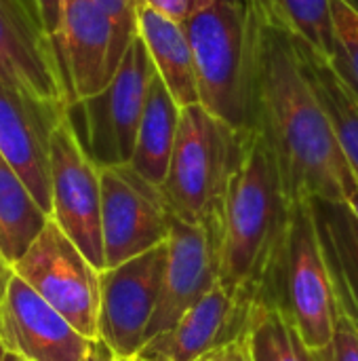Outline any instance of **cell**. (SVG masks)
Here are the masks:
<instances>
[{
	"mask_svg": "<svg viewBox=\"0 0 358 361\" xmlns=\"http://www.w3.org/2000/svg\"><path fill=\"white\" fill-rule=\"evenodd\" d=\"M70 106L40 102L0 80V154L51 216V137Z\"/></svg>",
	"mask_w": 358,
	"mask_h": 361,
	"instance_id": "5bb4252c",
	"label": "cell"
},
{
	"mask_svg": "<svg viewBox=\"0 0 358 361\" xmlns=\"http://www.w3.org/2000/svg\"><path fill=\"white\" fill-rule=\"evenodd\" d=\"M32 2H34L42 23H44V27H46V32L55 40L57 30H59V19H61V0H32Z\"/></svg>",
	"mask_w": 358,
	"mask_h": 361,
	"instance_id": "83f0119b",
	"label": "cell"
},
{
	"mask_svg": "<svg viewBox=\"0 0 358 361\" xmlns=\"http://www.w3.org/2000/svg\"><path fill=\"white\" fill-rule=\"evenodd\" d=\"M162 288L146 343L171 330L217 283L224 247V214L203 224H188L173 216Z\"/></svg>",
	"mask_w": 358,
	"mask_h": 361,
	"instance_id": "8fae6325",
	"label": "cell"
},
{
	"mask_svg": "<svg viewBox=\"0 0 358 361\" xmlns=\"http://www.w3.org/2000/svg\"><path fill=\"white\" fill-rule=\"evenodd\" d=\"M137 36L143 40L156 74L175 102L186 108L200 104L194 51L186 25L146 2L137 6Z\"/></svg>",
	"mask_w": 358,
	"mask_h": 361,
	"instance_id": "e0dca14e",
	"label": "cell"
},
{
	"mask_svg": "<svg viewBox=\"0 0 358 361\" xmlns=\"http://www.w3.org/2000/svg\"><path fill=\"white\" fill-rule=\"evenodd\" d=\"M4 361H25L23 357H19V355H15V353H6L4 355Z\"/></svg>",
	"mask_w": 358,
	"mask_h": 361,
	"instance_id": "1f68e13d",
	"label": "cell"
},
{
	"mask_svg": "<svg viewBox=\"0 0 358 361\" xmlns=\"http://www.w3.org/2000/svg\"><path fill=\"white\" fill-rule=\"evenodd\" d=\"M101 169V233L106 269L137 258L171 235L173 214L162 188L131 165Z\"/></svg>",
	"mask_w": 358,
	"mask_h": 361,
	"instance_id": "9c48e42d",
	"label": "cell"
},
{
	"mask_svg": "<svg viewBox=\"0 0 358 361\" xmlns=\"http://www.w3.org/2000/svg\"><path fill=\"white\" fill-rule=\"evenodd\" d=\"M198 361H253L251 357V347H249V330L241 334L238 338L222 345L219 349L207 353Z\"/></svg>",
	"mask_w": 358,
	"mask_h": 361,
	"instance_id": "484cf974",
	"label": "cell"
},
{
	"mask_svg": "<svg viewBox=\"0 0 358 361\" xmlns=\"http://www.w3.org/2000/svg\"><path fill=\"white\" fill-rule=\"evenodd\" d=\"M51 218L99 271L106 269L101 169L84 150L68 112L51 137Z\"/></svg>",
	"mask_w": 358,
	"mask_h": 361,
	"instance_id": "ba28073f",
	"label": "cell"
},
{
	"mask_svg": "<svg viewBox=\"0 0 358 361\" xmlns=\"http://www.w3.org/2000/svg\"><path fill=\"white\" fill-rule=\"evenodd\" d=\"M154 76L156 68L148 49L135 34L110 82L99 93L68 108L84 150L99 167L131 163Z\"/></svg>",
	"mask_w": 358,
	"mask_h": 361,
	"instance_id": "8992f818",
	"label": "cell"
},
{
	"mask_svg": "<svg viewBox=\"0 0 358 361\" xmlns=\"http://www.w3.org/2000/svg\"><path fill=\"white\" fill-rule=\"evenodd\" d=\"M264 21L257 0H209L184 23L194 51L200 104L238 131L255 129Z\"/></svg>",
	"mask_w": 358,
	"mask_h": 361,
	"instance_id": "3957f363",
	"label": "cell"
},
{
	"mask_svg": "<svg viewBox=\"0 0 358 361\" xmlns=\"http://www.w3.org/2000/svg\"><path fill=\"white\" fill-rule=\"evenodd\" d=\"M4 355H6V351H4V347H2V343H0V361H4Z\"/></svg>",
	"mask_w": 358,
	"mask_h": 361,
	"instance_id": "d6a6232c",
	"label": "cell"
},
{
	"mask_svg": "<svg viewBox=\"0 0 358 361\" xmlns=\"http://www.w3.org/2000/svg\"><path fill=\"white\" fill-rule=\"evenodd\" d=\"M251 131H238L203 104L181 108L179 133L165 178L162 195L171 214L188 224H203L224 214V201Z\"/></svg>",
	"mask_w": 358,
	"mask_h": 361,
	"instance_id": "277c9868",
	"label": "cell"
},
{
	"mask_svg": "<svg viewBox=\"0 0 358 361\" xmlns=\"http://www.w3.org/2000/svg\"><path fill=\"white\" fill-rule=\"evenodd\" d=\"M0 343L25 361H84L93 341L13 273L0 302Z\"/></svg>",
	"mask_w": 358,
	"mask_h": 361,
	"instance_id": "9a60e30c",
	"label": "cell"
},
{
	"mask_svg": "<svg viewBox=\"0 0 358 361\" xmlns=\"http://www.w3.org/2000/svg\"><path fill=\"white\" fill-rule=\"evenodd\" d=\"M181 106L175 102L171 91L165 87L160 76L152 78L141 123L137 129L135 152L131 167L156 186L165 184L173 148L179 133Z\"/></svg>",
	"mask_w": 358,
	"mask_h": 361,
	"instance_id": "ffe728a7",
	"label": "cell"
},
{
	"mask_svg": "<svg viewBox=\"0 0 358 361\" xmlns=\"http://www.w3.org/2000/svg\"><path fill=\"white\" fill-rule=\"evenodd\" d=\"M84 361H139V360H120L101 338H95L91 343V351L84 357Z\"/></svg>",
	"mask_w": 358,
	"mask_h": 361,
	"instance_id": "f1b7e54d",
	"label": "cell"
},
{
	"mask_svg": "<svg viewBox=\"0 0 358 361\" xmlns=\"http://www.w3.org/2000/svg\"><path fill=\"white\" fill-rule=\"evenodd\" d=\"M146 4H150L152 8L186 23L200 6H205L209 0H141Z\"/></svg>",
	"mask_w": 358,
	"mask_h": 361,
	"instance_id": "4316f807",
	"label": "cell"
},
{
	"mask_svg": "<svg viewBox=\"0 0 358 361\" xmlns=\"http://www.w3.org/2000/svg\"><path fill=\"white\" fill-rule=\"evenodd\" d=\"M348 2H350V4H352V6L358 11V0H348Z\"/></svg>",
	"mask_w": 358,
	"mask_h": 361,
	"instance_id": "836d02e7",
	"label": "cell"
},
{
	"mask_svg": "<svg viewBox=\"0 0 358 361\" xmlns=\"http://www.w3.org/2000/svg\"><path fill=\"white\" fill-rule=\"evenodd\" d=\"M257 302L230 294L217 283L171 330L154 336L139 361H198L249 330Z\"/></svg>",
	"mask_w": 358,
	"mask_h": 361,
	"instance_id": "2e32d148",
	"label": "cell"
},
{
	"mask_svg": "<svg viewBox=\"0 0 358 361\" xmlns=\"http://www.w3.org/2000/svg\"><path fill=\"white\" fill-rule=\"evenodd\" d=\"M291 201L276 154L253 129L224 201V247L219 283L234 296L270 300L285 250Z\"/></svg>",
	"mask_w": 358,
	"mask_h": 361,
	"instance_id": "7a4b0ae2",
	"label": "cell"
},
{
	"mask_svg": "<svg viewBox=\"0 0 358 361\" xmlns=\"http://www.w3.org/2000/svg\"><path fill=\"white\" fill-rule=\"evenodd\" d=\"M55 44L72 104L99 93L129 47L114 19L95 0H61Z\"/></svg>",
	"mask_w": 358,
	"mask_h": 361,
	"instance_id": "4fadbf2b",
	"label": "cell"
},
{
	"mask_svg": "<svg viewBox=\"0 0 358 361\" xmlns=\"http://www.w3.org/2000/svg\"><path fill=\"white\" fill-rule=\"evenodd\" d=\"M11 277H13V267L8 264V260L0 252V302H2V298L6 294V288L11 283Z\"/></svg>",
	"mask_w": 358,
	"mask_h": 361,
	"instance_id": "f546056e",
	"label": "cell"
},
{
	"mask_svg": "<svg viewBox=\"0 0 358 361\" xmlns=\"http://www.w3.org/2000/svg\"><path fill=\"white\" fill-rule=\"evenodd\" d=\"M169 241V239H167ZM101 271L99 338L120 357L137 360L154 317L169 243Z\"/></svg>",
	"mask_w": 358,
	"mask_h": 361,
	"instance_id": "30bf717a",
	"label": "cell"
},
{
	"mask_svg": "<svg viewBox=\"0 0 358 361\" xmlns=\"http://www.w3.org/2000/svg\"><path fill=\"white\" fill-rule=\"evenodd\" d=\"M0 80L40 102L72 104L55 40L32 0H0Z\"/></svg>",
	"mask_w": 358,
	"mask_h": 361,
	"instance_id": "7c38bea8",
	"label": "cell"
},
{
	"mask_svg": "<svg viewBox=\"0 0 358 361\" xmlns=\"http://www.w3.org/2000/svg\"><path fill=\"white\" fill-rule=\"evenodd\" d=\"M114 19L122 40L129 44L137 34V6L141 0H95Z\"/></svg>",
	"mask_w": 358,
	"mask_h": 361,
	"instance_id": "d4e9b609",
	"label": "cell"
},
{
	"mask_svg": "<svg viewBox=\"0 0 358 361\" xmlns=\"http://www.w3.org/2000/svg\"><path fill=\"white\" fill-rule=\"evenodd\" d=\"M293 38V36H291ZM295 53L300 57L302 70L312 85L333 135L358 180V93L346 82V78L335 70L331 59L308 47L306 42L293 38Z\"/></svg>",
	"mask_w": 358,
	"mask_h": 361,
	"instance_id": "d6986e66",
	"label": "cell"
},
{
	"mask_svg": "<svg viewBox=\"0 0 358 361\" xmlns=\"http://www.w3.org/2000/svg\"><path fill=\"white\" fill-rule=\"evenodd\" d=\"M13 273L59 311L80 334L91 341L99 338L101 271L53 218H49L30 250L13 264Z\"/></svg>",
	"mask_w": 358,
	"mask_h": 361,
	"instance_id": "52a82bcc",
	"label": "cell"
},
{
	"mask_svg": "<svg viewBox=\"0 0 358 361\" xmlns=\"http://www.w3.org/2000/svg\"><path fill=\"white\" fill-rule=\"evenodd\" d=\"M268 23L306 42L327 59L333 57V11L331 0H257Z\"/></svg>",
	"mask_w": 358,
	"mask_h": 361,
	"instance_id": "603a6c76",
	"label": "cell"
},
{
	"mask_svg": "<svg viewBox=\"0 0 358 361\" xmlns=\"http://www.w3.org/2000/svg\"><path fill=\"white\" fill-rule=\"evenodd\" d=\"M333 11V57L331 63L358 93V11L348 0H331Z\"/></svg>",
	"mask_w": 358,
	"mask_h": 361,
	"instance_id": "cb8c5ba5",
	"label": "cell"
},
{
	"mask_svg": "<svg viewBox=\"0 0 358 361\" xmlns=\"http://www.w3.org/2000/svg\"><path fill=\"white\" fill-rule=\"evenodd\" d=\"M346 203L354 209V214L358 216V188L352 192V195H350V197H348V201H346Z\"/></svg>",
	"mask_w": 358,
	"mask_h": 361,
	"instance_id": "4dcf8cb0",
	"label": "cell"
},
{
	"mask_svg": "<svg viewBox=\"0 0 358 361\" xmlns=\"http://www.w3.org/2000/svg\"><path fill=\"white\" fill-rule=\"evenodd\" d=\"M270 302L283 307L312 351L329 347L340 307L310 199L291 203L285 250L276 269Z\"/></svg>",
	"mask_w": 358,
	"mask_h": 361,
	"instance_id": "5b68a950",
	"label": "cell"
},
{
	"mask_svg": "<svg viewBox=\"0 0 358 361\" xmlns=\"http://www.w3.org/2000/svg\"><path fill=\"white\" fill-rule=\"evenodd\" d=\"M310 201L338 302L358 326V216L346 201Z\"/></svg>",
	"mask_w": 358,
	"mask_h": 361,
	"instance_id": "ac0fdd59",
	"label": "cell"
},
{
	"mask_svg": "<svg viewBox=\"0 0 358 361\" xmlns=\"http://www.w3.org/2000/svg\"><path fill=\"white\" fill-rule=\"evenodd\" d=\"M255 129L270 142L289 201H348L358 188L329 118L308 82L293 38L264 21L257 82Z\"/></svg>",
	"mask_w": 358,
	"mask_h": 361,
	"instance_id": "6da1fadb",
	"label": "cell"
},
{
	"mask_svg": "<svg viewBox=\"0 0 358 361\" xmlns=\"http://www.w3.org/2000/svg\"><path fill=\"white\" fill-rule=\"evenodd\" d=\"M253 361H323L312 351L281 305L260 300L249 324Z\"/></svg>",
	"mask_w": 358,
	"mask_h": 361,
	"instance_id": "7402d4cb",
	"label": "cell"
},
{
	"mask_svg": "<svg viewBox=\"0 0 358 361\" xmlns=\"http://www.w3.org/2000/svg\"><path fill=\"white\" fill-rule=\"evenodd\" d=\"M13 165L0 154V252L13 267L49 222Z\"/></svg>",
	"mask_w": 358,
	"mask_h": 361,
	"instance_id": "44dd1931",
	"label": "cell"
}]
</instances>
